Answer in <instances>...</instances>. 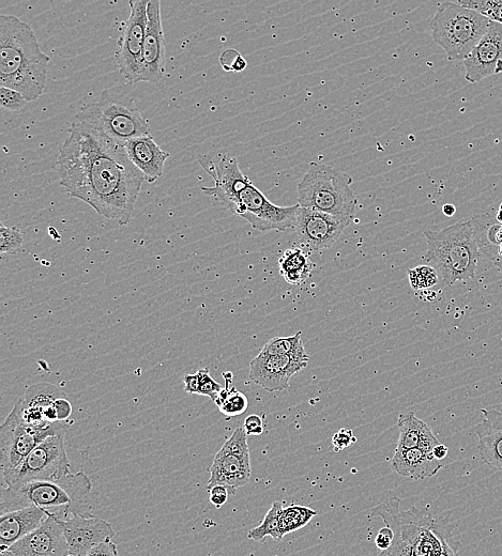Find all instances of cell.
Returning <instances> with one entry per match:
<instances>
[{
  "label": "cell",
  "mask_w": 502,
  "mask_h": 556,
  "mask_svg": "<svg viewBox=\"0 0 502 556\" xmlns=\"http://www.w3.org/2000/svg\"><path fill=\"white\" fill-rule=\"evenodd\" d=\"M353 218L299 207L293 228L299 242L311 251L330 249L351 225Z\"/></svg>",
  "instance_id": "cell-14"
},
{
  "label": "cell",
  "mask_w": 502,
  "mask_h": 556,
  "mask_svg": "<svg viewBox=\"0 0 502 556\" xmlns=\"http://www.w3.org/2000/svg\"><path fill=\"white\" fill-rule=\"evenodd\" d=\"M41 527L9 548L15 556H67L70 554L64 531L57 517L48 511Z\"/></svg>",
  "instance_id": "cell-19"
},
{
  "label": "cell",
  "mask_w": 502,
  "mask_h": 556,
  "mask_svg": "<svg viewBox=\"0 0 502 556\" xmlns=\"http://www.w3.org/2000/svg\"><path fill=\"white\" fill-rule=\"evenodd\" d=\"M443 467V462L437 460L433 452L422 449H395L391 461V469L395 473L414 482L435 476Z\"/></svg>",
  "instance_id": "cell-24"
},
{
  "label": "cell",
  "mask_w": 502,
  "mask_h": 556,
  "mask_svg": "<svg viewBox=\"0 0 502 556\" xmlns=\"http://www.w3.org/2000/svg\"><path fill=\"white\" fill-rule=\"evenodd\" d=\"M57 520L64 531L70 554L86 556L91 549L115 536L110 522L91 514Z\"/></svg>",
  "instance_id": "cell-16"
},
{
  "label": "cell",
  "mask_w": 502,
  "mask_h": 556,
  "mask_svg": "<svg viewBox=\"0 0 502 556\" xmlns=\"http://www.w3.org/2000/svg\"><path fill=\"white\" fill-rule=\"evenodd\" d=\"M93 483L84 472L70 473L59 481L32 482L20 487H3L0 514L28 507L47 509L57 518L90 514Z\"/></svg>",
  "instance_id": "cell-4"
},
{
  "label": "cell",
  "mask_w": 502,
  "mask_h": 556,
  "mask_svg": "<svg viewBox=\"0 0 502 556\" xmlns=\"http://www.w3.org/2000/svg\"><path fill=\"white\" fill-rule=\"evenodd\" d=\"M481 411L483 419L476 427L479 455L485 465L502 472V412Z\"/></svg>",
  "instance_id": "cell-23"
},
{
  "label": "cell",
  "mask_w": 502,
  "mask_h": 556,
  "mask_svg": "<svg viewBox=\"0 0 502 556\" xmlns=\"http://www.w3.org/2000/svg\"><path fill=\"white\" fill-rule=\"evenodd\" d=\"M48 517L47 509L39 507L0 514V550H8L19 540L39 529Z\"/></svg>",
  "instance_id": "cell-22"
},
{
  "label": "cell",
  "mask_w": 502,
  "mask_h": 556,
  "mask_svg": "<svg viewBox=\"0 0 502 556\" xmlns=\"http://www.w3.org/2000/svg\"><path fill=\"white\" fill-rule=\"evenodd\" d=\"M471 222L475 228L480 255L494 261L502 244V225L489 214L476 215Z\"/></svg>",
  "instance_id": "cell-26"
},
{
  "label": "cell",
  "mask_w": 502,
  "mask_h": 556,
  "mask_svg": "<svg viewBox=\"0 0 502 556\" xmlns=\"http://www.w3.org/2000/svg\"><path fill=\"white\" fill-rule=\"evenodd\" d=\"M459 4L480 13L491 22L502 25V0H462Z\"/></svg>",
  "instance_id": "cell-32"
},
{
  "label": "cell",
  "mask_w": 502,
  "mask_h": 556,
  "mask_svg": "<svg viewBox=\"0 0 502 556\" xmlns=\"http://www.w3.org/2000/svg\"><path fill=\"white\" fill-rule=\"evenodd\" d=\"M210 478L207 489L222 485L235 496L236 490L246 486L251 478V458L248 435L243 427H239L228 438L217 453L209 469Z\"/></svg>",
  "instance_id": "cell-12"
},
{
  "label": "cell",
  "mask_w": 502,
  "mask_h": 556,
  "mask_svg": "<svg viewBox=\"0 0 502 556\" xmlns=\"http://www.w3.org/2000/svg\"><path fill=\"white\" fill-rule=\"evenodd\" d=\"M353 178L329 165L311 163L298 184V205L332 215L354 218L358 200Z\"/></svg>",
  "instance_id": "cell-6"
},
{
  "label": "cell",
  "mask_w": 502,
  "mask_h": 556,
  "mask_svg": "<svg viewBox=\"0 0 502 556\" xmlns=\"http://www.w3.org/2000/svg\"><path fill=\"white\" fill-rule=\"evenodd\" d=\"M148 23L143 51L141 82L155 83L165 74L166 49L162 25L161 3L149 0Z\"/></svg>",
  "instance_id": "cell-18"
},
{
  "label": "cell",
  "mask_w": 502,
  "mask_h": 556,
  "mask_svg": "<svg viewBox=\"0 0 502 556\" xmlns=\"http://www.w3.org/2000/svg\"><path fill=\"white\" fill-rule=\"evenodd\" d=\"M438 533L443 543V552L440 556H460L458 545L453 543L452 527L438 523Z\"/></svg>",
  "instance_id": "cell-38"
},
{
  "label": "cell",
  "mask_w": 502,
  "mask_h": 556,
  "mask_svg": "<svg viewBox=\"0 0 502 556\" xmlns=\"http://www.w3.org/2000/svg\"><path fill=\"white\" fill-rule=\"evenodd\" d=\"M129 159L144 175L148 183H154L163 176L165 162L171 157L151 135L132 139L124 145Z\"/></svg>",
  "instance_id": "cell-21"
},
{
  "label": "cell",
  "mask_w": 502,
  "mask_h": 556,
  "mask_svg": "<svg viewBox=\"0 0 502 556\" xmlns=\"http://www.w3.org/2000/svg\"><path fill=\"white\" fill-rule=\"evenodd\" d=\"M356 442L357 439L354 436V431L352 429L343 428L338 431L337 434H334L332 438L333 451L336 453L342 452Z\"/></svg>",
  "instance_id": "cell-40"
},
{
  "label": "cell",
  "mask_w": 502,
  "mask_h": 556,
  "mask_svg": "<svg viewBox=\"0 0 502 556\" xmlns=\"http://www.w3.org/2000/svg\"><path fill=\"white\" fill-rule=\"evenodd\" d=\"M371 517H380L386 527L398 531L414 556H440L443 543L438 522L427 509L412 506L401 511V499L393 497L372 508Z\"/></svg>",
  "instance_id": "cell-9"
},
{
  "label": "cell",
  "mask_w": 502,
  "mask_h": 556,
  "mask_svg": "<svg viewBox=\"0 0 502 556\" xmlns=\"http://www.w3.org/2000/svg\"><path fill=\"white\" fill-rule=\"evenodd\" d=\"M491 21L459 3L441 4L431 22L435 43L450 61H464L488 33Z\"/></svg>",
  "instance_id": "cell-7"
},
{
  "label": "cell",
  "mask_w": 502,
  "mask_h": 556,
  "mask_svg": "<svg viewBox=\"0 0 502 556\" xmlns=\"http://www.w3.org/2000/svg\"><path fill=\"white\" fill-rule=\"evenodd\" d=\"M76 117L93 123L123 147L132 139L150 135L148 122L134 100L111 89L103 90L96 102L84 105Z\"/></svg>",
  "instance_id": "cell-8"
},
{
  "label": "cell",
  "mask_w": 502,
  "mask_h": 556,
  "mask_svg": "<svg viewBox=\"0 0 502 556\" xmlns=\"http://www.w3.org/2000/svg\"><path fill=\"white\" fill-rule=\"evenodd\" d=\"M223 376L226 380V386L215 400V404L220 412L226 416V419L230 420L231 417L246 413L249 408V399L246 394L238 391L235 386H231L233 380L231 373H224Z\"/></svg>",
  "instance_id": "cell-28"
},
{
  "label": "cell",
  "mask_w": 502,
  "mask_h": 556,
  "mask_svg": "<svg viewBox=\"0 0 502 556\" xmlns=\"http://www.w3.org/2000/svg\"><path fill=\"white\" fill-rule=\"evenodd\" d=\"M248 437L250 436H261L264 432V421L263 417L260 415H250L247 417L245 424H243Z\"/></svg>",
  "instance_id": "cell-42"
},
{
  "label": "cell",
  "mask_w": 502,
  "mask_h": 556,
  "mask_svg": "<svg viewBox=\"0 0 502 556\" xmlns=\"http://www.w3.org/2000/svg\"><path fill=\"white\" fill-rule=\"evenodd\" d=\"M400 438L397 450L422 449L433 452L440 444L433 431L414 411L401 413L398 419Z\"/></svg>",
  "instance_id": "cell-25"
},
{
  "label": "cell",
  "mask_w": 502,
  "mask_h": 556,
  "mask_svg": "<svg viewBox=\"0 0 502 556\" xmlns=\"http://www.w3.org/2000/svg\"><path fill=\"white\" fill-rule=\"evenodd\" d=\"M22 245L23 236L18 228L6 227L3 223L0 224V253H18Z\"/></svg>",
  "instance_id": "cell-34"
},
{
  "label": "cell",
  "mask_w": 502,
  "mask_h": 556,
  "mask_svg": "<svg viewBox=\"0 0 502 556\" xmlns=\"http://www.w3.org/2000/svg\"><path fill=\"white\" fill-rule=\"evenodd\" d=\"M50 60L32 27L14 15H0V87L36 101L47 85Z\"/></svg>",
  "instance_id": "cell-3"
},
{
  "label": "cell",
  "mask_w": 502,
  "mask_h": 556,
  "mask_svg": "<svg viewBox=\"0 0 502 556\" xmlns=\"http://www.w3.org/2000/svg\"><path fill=\"white\" fill-rule=\"evenodd\" d=\"M28 103V101L20 94V92L13 89L0 87V104L5 110L17 112Z\"/></svg>",
  "instance_id": "cell-36"
},
{
  "label": "cell",
  "mask_w": 502,
  "mask_h": 556,
  "mask_svg": "<svg viewBox=\"0 0 502 556\" xmlns=\"http://www.w3.org/2000/svg\"><path fill=\"white\" fill-rule=\"evenodd\" d=\"M280 273L291 285L299 286L310 277L314 264L301 249H289L279 260Z\"/></svg>",
  "instance_id": "cell-27"
},
{
  "label": "cell",
  "mask_w": 502,
  "mask_h": 556,
  "mask_svg": "<svg viewBox=\"0 0 502 556\" xmlns=\"http://www.w3.org/2000/svg\"><path fill=\"white\" fill-rule=\"evenodd\" d=\"M282 511V503L278 501L273 502L262 523L249 531L248 538L258 543H265L266 538L270 536L275 542H281L283 538L280 534Z\"/></svg>",
  "instance_id": "cell-29"
},
{
  "label": "cell",
  "mask_w": 502,
  "mask_h": 556,
  "mask_svg": "<svg viewBox=\"0 0 502 556\" xmlns=\"http://www.w3.org/2000/svg\"><path fill=\"white\" fill-rule=\"evenodd\" d=\"M465 79L476 84L502 73V25L491 22L488 33L464 60Z\"/></svg>",
  "instance_id": "cell-17"
},
{
  "label": "cell",
  "mask_w": 502,
  "mask_h": 556,
  "mask_svg": "<svg viewBox=\"0 0 502 556\" xmlns=\"http://www.w3.org/2000/svg\"><path fill=\"white\" fill-rule=\"evenodd\" d=\"M220 63L225 71L242 72L248 67L247 60L236 50H228L220 57Z\"/></svg>",
  "instance_id": "cell-37"
},
{
  "label": "cell",
  "mask_w": 502,
  "mask_h": 556,
  "mask_svg": "<svg viewBox=\"0 0 502 556\" xmlns=\"http://www.w3.org/2000/svg\"><path fill=\"white\" fill-rule=\"evenodd\" d=\"M68 425L58 422L36 426L28 424L22 416L20 400L0 427V453H2L3 477L17 469L21 462L43 441L66 434Z\"/></svg>",
  "instance_id": "cell-10"
},
{
  "label": "cell",
  "mask_w": 502,
  "mask_h": 556,
  "mask_svg": "<svg viewBox=\"0 0 502 556\" xmlns=\"http://www.w3.org/2000/svg\"><path fill=\"white\" fill-rule=\"evenodd\" d=\"M499 209H501V210H502V204L500 205V208H499Z\"/></svg>",
  "instance_id": "cell-51"
},
{
  "label": "cell",
  "mask_w": 502,
  "mask_h": 556,
  "mask_svg": "<svg viewBox=\"0 0 502 556\" xmlns=\"http://www.w3.org/2000/svg\"><path fill=\"white\" fill-rule=\"evenodd\" d=\"M315 516L317 512L307 506L291 505L283 508L280 517L281 536L284 537L306 527Z\"/></svg>",
  "instance_id": "cell-30"
},
{
  "label": "cell",
  "mask_w": 502,
  "mask_h": 556,
  "mask_svg": "<svg viewBox=\"0 0 502 556\" xmlns=\"http://www.w3.org/2000/svg\"><path fill=\"white\" fill-rule=\"evenodd\" d=\"M392 530V529H391ZM394 540L392 546L380 552L377 556H414L412 548H410L398 531L392 530Z\"/></svg>",
  "instance_id": "cell-39"
},
{
  "label": "cell",
  "mask_w": 502,
  "mask_h": 556,
  "mask_svg": "<svg viewBox=\"0 0 502 556\" xmlns=\"http://www.w3.org/2000/svg\"><path fill=\"white\" fill-rule=\"evenodd\" d=\"M424 237L428 252L423 259L436 266L446 286L475 277L481 255L471 220L440 231H425Z\"/></svg>",
  "instance_id": "cell-5"
},
{
  "label": "cell",
  "mask_w": 502,
  "mask_h": 556,
  "mask_svg": "<svg viewBox=\"0 0 502 556\" xmlns=\"http://www.w3.org/2000/svg\"><path fill=\"white\" fill-rule=\"evenodd\" d=\"M209 492V500L216 508H221L231 496V491L225 486L217 485L207 489Z\"/></svg>",
  "instance_id": "cell-41"
},
{
  "label": "cell",
  "mask_w": 502,
  "mask_h": 556,
  "mask_svg": "<svg viewBox=\"0 0 502 556\" xmlns=\"http://www.w3.org/2000/svg\"><path fill=\"white\" fill-rule=\"evenodd\" d=\"M493 262L495 266L498 268V270L500 271V274L502 275V244L499 247L497 257L494 259Z\"/></svg>",
  "instance_id": "cell-46"
},
{
  "label": "cell",
  "mask_w": 502,
  "mask_h": 556,
  "mask_svg": "<svg viewBox=\"0 0 502 556\" xmlns=\"http://www.w3.org/2000/svg\"><path fill=\"white\" fill-rule=\"evenodd\" d=\"M496 220L499 224L502 225V210L501 209H499L498 212H497Z\"/></svg>",
  "instance_id": "cell-49"
},
{
  "label": "cell",
  "mask_w": 502,
  "mask_h": 556,
  "mask_svg": "<svg viewBox=\"0 0 502 556\" xmlns=\"http://www.w3.org/2000/svg\"><path fill=\"white\" fill-rule=\"evenodd\" d=\"M199 162L215 182V187L202 188L206 196L215 198L219 204L263 233L293 228L300 206L280 207L272 204L260 189L242 174L235 158L220 153L206 154Z\"/></svg>",
  "instance_id": "cell-2"
},
{
  "label": "cell",
  "mask_w": 502,
  "mask_h": 556,
  "mask_svg": "<svg viewBox=\"0 0 502 556\" xmlns=\"http://www.w3.org/2000/svg\"><path fill=\"white\" fill-rule=\"evenodd\" d=\"M71 473L65 445V434L51 437L39 444L21 465L3 477V487H20L40 481H59Z\"/></svg>",
  "instance_id": "cell-11"
},
{
  "label": "cell",
  "mask_w": 502,
  "mask_h": 556,
  "mask_svg": "<svg viewBox=\"0 0 502 556\" xmlns=\"http://www.w3.org/2000/svg\"><path fill=\"white\" fill-rule=\"evenodd\" d=\"M443 212L448 218H452L456 212V208L453 205L447 204L443 207Z\"/></svg>",
  "instance_id": "cell-47"
},
{
  "label": "cell",
  "mask_w": 502,
  "mask_h": 556,
  "mask_svg": "<svg viewBox=\"0 0 502 556\" xmlns=\"http://www.w3.org/2000/svg\"><path fill=\"white\" fill-rule=\"evenodd\" d=\"M393 540H394L393 531L390 528L385 527L383 529H380L379 532L377 533V536L375 538V545L378 549L384 551L389 549L392 546Z\"/></svg>",
  "instance_id": "cell-44"
},
{
  "label": "cell",
  "mask_w": 502,
  "mask_h": 556,
  "mask_svg": "<svg viewBox=\"0 0 502 556\" xmlns=\"http://www.w3.org/2000/svg\"><path fill=\"white\" fill-rule=\"evenodd\" d=\"M75 118L59 149V183L103 218L125 226L132 219L146 179L123 146L93 123Z\"/></svg>",
  "instance_id": "cell-1"
},
{
  "label": "cell",
  "mask_w": 502,
  "mask_h": 556,
  "mask_svg": "<svg viewBox=\"0 0 502 556\" xmlns=\"http://www.w3.org/2000/svg\"><path fill=\"white\" fill-rule=\"evenodd\" d=\"M149 0H130V17L118 40L116 64L129 84L141 82Z\"/></svg>",
  "instance_id": "cell-13"
},
{
  "label": "cell",
  "mask_w": 502,
  "mask_h": 556,
  "mask_svg": "<svg viewBox=\"0 0 502 556\" xmlns=\"http://www.w3.org/2000/svg\"><path fill=\"white\" fill-rule=\"evenodd\" d=\"M196 376L197 395L207 396L215 403V400L224 389L223 386L211 377L208 368L200 369Z\"/></svg>",
  "instance_id": "cell-35"
},
{
  "label": "cell",
  "mask_w": 502,
  "mask_h": 556,
  "mask_svg": "<svg viewBox=\"0 0 502 556\" xmlns=\"http://www.w3.org/2000/svg\"><path fill=\"white\" fill-rule=\"evenodd\" d=\"M0 556H15L11 550H0Z\"/></svg>",
  "instance_id": "cell-48"
},
{
  "label": "cell",
  "mask_w": 502,
  "mask_h": 556,
  "mask_svg": "<svg viewBox=\"0 0 502 556\" xmlns=\"http://www.w3.org/2000/svg\"><path fill=\"white\" fill-rule=\"evenodd\" d=\"M67 556H78V555H74V554H68Z\"/></svg>",
  "instance_id": "cell-50"
},
{
  "label": "cell",
  "mask_w": 502,
  "mask_h": 556,
  "mask_svg": "<svg viewBox=\"0 0 502 556\" xmlns=\"http://www.w3.org/2000/svg\"><path fill=\"white\" fill-rule=\"evenodd\" d=\"M310 357L279 355L266 357L258 354L250 364L249 377L253 383L269 393L282 392L289 388L292 377L309 365Z\"/></svg>",
  "instance_id": "cell-15"
},
{
  "label": "cell",
  "mask_w": 502,
  "mask_h": 556,
  "mask_svg": "<svg viewBox=\"0 0 502 556\" xmlns=\"http://www.w3.org/2000/svg\"><path fill=\"white\" fill-rule=\"evenodd\" d=\"M86 556H119L117 545L112 540L97 545L91 549Z\"/></svg>",
  "instance_id": "cell-43"
},
{
  "label": "cell",
  "mask_w": 502,
  "mask_h": 556,
  "mask_svg": "<svg viewBox=\"0 0 502 556\" xmlns=\"http://www.w3.org/2000/svg\"><path fill=\"white\" fill-rule=\"evenodd\" d=\"M448 453H449L448 447L441 443L437 445L433 450L434 457L439 461H443L448 456Z\"/></svg>",
  "instance_id": "cell-45"
},
{
  "label": "cell",
  "mask_w": 502,
  "mask_h": 556,
  "mask_svg": "<svg viewBox=\"0 0 502 556\" xmlns=\"http://www.w3.org/2000/svg\"><path fill=\"white\" fill-rule=\"evenodd\" d=\"M66 394L50 383H37L19 398L23 419L36 426L58 423L56 403Z\"/></svg>",
  "instance_id": "cell-20"
},
{
  "label": "cell",
  "mask_w": 502,
  "mask_h": 556,
  "mask_svg": "<svg viewBox=\"0 0 502 556\" xmlns=\"http://www.w3.org/2000/svg\"><path fill=\"white\" fill-rule=\"evenodd\" d=\"M410 286L415 291L427 290L438 283V272L430 266H418L408 270Z\"/></svg>",
  "instance_id": "cell-33"
},
{
  "label": "cell",
  "mask_w": 502,
  "mask_h": 556,
  "mask_svg": "<svg viewBox=\"0 0 502 556\" xmlns=\"http://www.w3.org/2000/svg\"><path fill=\"white\" fill-rule=\"evenodd\" d=\"M302 332H297L289 337H275L269 341L260 354L266 357H279V355H296V357H306L309 355L302 343Z\"/></svg>",
  "instance_id": "cell-31"
}]
</instances>
